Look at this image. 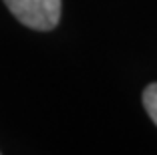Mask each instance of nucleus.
I'll return each mask as SVG.
<instances>
[{
	"instance_id": "f03ea898",
	"label": "nucleus",
	"mask_w": 157,
	"mask_h": 155,
	"mask_svg": "<svg viewBox=\"0 0 157 155\" xmlns=\"http://www.w3.org/2000/svg\"><path fill=\"white\" fill-rule=\"evenodd\" d=\"M143 105H145V109H147L151 121L157 125V83H153V85H149V87L145 89Z\"/></svg>"
},
{
	"instance_id": "f257e3e1",
	"label": "nucleus",
	"mask_w": 157,
	"mask_h": 155,
	"mask_svg": "<svg viewBox=\"0 0 157 155\" xmlns=\"http://www.w3.org/2000/svg\"><path fill=\"white\" fill-rule=\"evenodd\" d=\"M6 8L24 26L52 30L60 20V0H4Z\"/></svg>"
}]
</instances>
